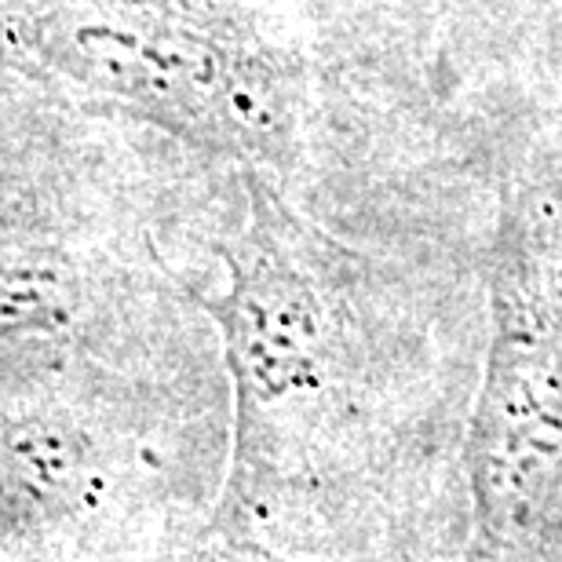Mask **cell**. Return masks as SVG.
Wrapping results in <instances>:
<instances>
[{"label":"cell","mask_w":562,"mask_h":562,"mask_svg":"<svg viewBox=\"0 0 562 562\" xmlns=\"http://www.w3.org/2000/svg\"><path fill=\"white\" fill-rule=\"evenodd\" d=\"M0 55L249 172L296 146V63L220 0H0Z\"/></svg>","instance_id":"1"}]
</instances>
